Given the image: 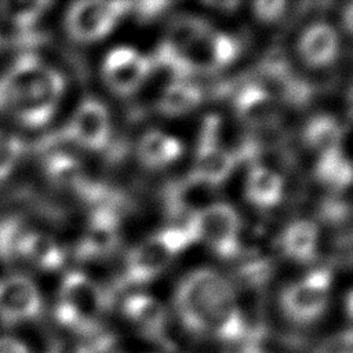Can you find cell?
Masks as SVG:
<instances>
[{
    "instance_id": "6da1fadb",
    "label": "cell",
    "mask_w": 353,
    "mask_h": 353,
    "mask_svg": "<svg viewBox=\"0 0 353 353\" xmlns=\"http://www.w3.org/2000/svg\"><path fill=\"white\" fill-rule=\"evenodd\" d=\"M174 305L181 324L197 336L244 342L250 327L230 284L211 269H197L179 283Z\"/></svg>"
},
{
    "instance_id": "7a4b0ae2",
    "label": "cell",
    "mask_w": 353,
    "mask_h": 353,
    "mask_svg": "<svg viewBox=\"0 0 353 353\" xmlns=\"http://www.w3.org/2000/svg\"><path fill=\"white\" fill-rule=\"evenodd\" d=\"M65 81L36 55L19 57L0 76V113L28 127L47 124L55 113Z\"/></svg>"
},
{
    "instance_id": "3957f363",
    "label": "cell",
    "mask_w": 353,
    "mask_h": 353,
    "mask_svg": "<svg viewBox=\"0 0 353 353\" xmlns=\"http://www.w3.org/2000/svg\"><path fill=\"white\" fill-rule=\"evenodd\" d=\"M193 243H196V239L188 223L156 232L127 254L121 277L123 284L141 285L149 283Z\"/></svg>"
},
{
    "instance_id": "277c9868",
    "label": "cell",
    "mask_w": 353,
    "mask_h": 353,
    "mask_svg": "<svg viewBox=\"0 0 353 353\" xmlns=\"http://www.w3.org/2000/svg\"><path fill=\"white\" fill-rule=\"evenodd\" d=\"M108 301L99 285L81 272H69L61 284L55 320L85 338L101 331V316Z\"/></svg>"
},
{
    "instance_id": "5b68a950",
    "label": "cell",
    "mask_w": 353,
    "mask_h": 353,
    "mask_svg": "<svg viewBox=\"0 0 353 353\" xmlns=\"http://www.w3.org/2000/svg\"><path fill=\"white\" fill-rule=\"evenodd\" d=\"M331 283V272L325 268H319L285 285L279 298L285 319L296 325L316 323L327 310Z\"/></svg>"
},
{
    "instance_id": "8992f818",
    "label": "cell",
    "mask_w": 353,
    "mask_h": 353,
    "mask_svg": "<svg viewBox=\"0 0 353 353\" xmlns=\"http://www.w3.org/2000/svg\"><path fill=\"white\" fill-rule=\"evenodd\" d=\"M186 223L196 241L205 243L218 256L233 258L240 252V218L232 205L214 201L188 218Z\"/></svg>"
},
{
    "instance_id": "52a82bcc",
    "label": "cell",
    "mask_w": 353,
    "mask_h": 353,
    "mask_svg": "<svg viewBox=\"0 0 353 353\" xmlns=\"http://www.w3.org/2000/svg\"><path fill=\"white\" fill-rule=\"evenodd\" d=\"M130 1L81 0L73 3L65 18L69 36L79 43H94L108 36L117 21L128 11Z\"/></svg>"
},
{
    "instance_id": "ba28073f",
    "label": "cell",
    "mask_w": 353,
    "mask_h": 353,
    "mask_svg": "<svg viewBox=\"0 0 353 353\" xmlns=\"http://www.w3.org/2000/svg\"><path fill=\"white\" fill-rule=\"evenodd\" d=\"M240 43L233 36L208 26L186 48L181 61V79L194 73L210 74L236 61Z\"/></svg>"
},
{
    "instance_id": "9c48e42d",
    "label": "cell",
    "mask_w": 353,
    "mask_h": 353,
    "mask_svg": "<svg viewBox=\"0 0 353 353\" xmlns=\"http://www.w3.org/2000/svg\"><path fill=\"white\" fill-rule=\"evenodd\" d=\"M219 119L207 116L204 119L194 161L189 176L216 188L233 171L237 164V154L223 146L218 137Z\"/></svg>"
},
{
    "instance_id": "30bf717a",
    "label": "cell",
    "mask_w": 353,
    "mask_h": 353,
    "mask_svg": "<svg viewBox=\"0 0 353 353\" xmlns=\"http://www.w3.org/2000/svg\"><path fill=\"white\" fill-rule=\"evenodd\" d=\"M153 69L149 57L132 47L110 50L102 62V74L108 87L117 95L127 97L139 90Z\"/></svg>"
},
{
    "instance_id": "8fae6325",
    "label": "cell",
    "mask_w": 353,
    "mask_h": 353,
    "mask_svg": "<svg viewBox=\"0 0 353 353\" xmlns=\"http://www.w3.org/2000/svg\"><path fill=\"white\" fill-rule=\"evenodd\" d=\"M43 312L37 285L26 276L14 274L0 280V321L17 325L37 320Z\"/></svg>"
},
{
    "instance_id": "7c38bea8",
    "label": "cell",
    "mask_w": 353,
    "mask_h": 353,
    "mask_svg": "<svg viewBox=\"0 0 353 353\" xmlns=\"http://www.w3.org/2000/svg\"><path fill=\"white\" fill-rule=\"evenodd\" d=\"M65 132L85 149H103L110 137V119L106 106L95 98H85L74 110Z\"/></svg>"
},
{
    "instance_id": "4fadbf2b",
    "label": "cell",
    "mask_w": 353,
    "mask_h": 353,
    "mask_svg": "<svg viewBox=\"0 0 353 353\" xmlns=\"http://www.w3.org/2000/svg\"><path fill=\"white\" fill-rule=\"evenodd\" d=\"M208 26V22L199 17L176 18L167 29L163 40L160 41L154 52V57L150 58L152 65L167 69L175 76V80H182V57L186 48L190 46V43Z\"/></svg>"
},
{
    "instance_id": "5bb4252c",
    "label": "cell",
    "mask_w": 353,
    "mask_h": 353,
    "mask_svg": "<svg viewBox=\"0 0 353 353\" xmlns=\"http://www.w3.org/2000/svg\"><path fill=\"white\" fill-rule=\"evenodd\" d=\"M254 83L269 92L279 103L301 105L310 95L309 87L294 74L287 61L280 55H270L261 65Z\"/></svg>"
},
{
    "instance_id": "9a60e30c",
    "label": "cell",
    "mask_w": 353,
    "mask_h": 353,
    "mask_svg": "<svg viewBox=\"0 0 353 353\" xmlns=\"http://www.w3.org/2000/svg\"><path fill=\"white\" fill-rule=\"evenodd\" d=\"M233 105L240 121L252 130L274 128L280 121V103L255 83L241 87Z\"/></svg>"
},
{
    "instance_id": "2e32d148",
    "label": "cell",
    "mask_w": 353,
    "mask_h": 353,
    "mask_svg": "<svg viewBox=\"0 0 353 353\" xmlns=\"http://www.w3.org/2000/svg\"><path fill=\"white\" fill-rule=\"evenodd\" d=\"M121 307L124 316L148 338L163 343L165 347L171 346L167 339L168 317L160 301L150 295L137 292L128 295L123 301Z\"/></svg>"
},
{
    "instance_id": "e0dca14e",
    "label": "cell",
    "mask_w": 353,
    "mask_h": 353,
    "mask_svg": "<svg viewBox=\"0 0 353 353\" xmlns=\"http://www.w3.org/2000/svg\"><path fill=\"white\" fill-rule=\"evenodd\" d=\"M119 239L120 223L114 211L105 207L97 208L90 216L79 255L84 259L106 255L116 248Z\"/></svg>"
},
{
    "instance_id": "ac0fdd59",
    "label": "cell",
    "mask_w": 353,
    "mask_h": 353,
    "mask_svg": "<svg viewBox=\"0 0 353 353\" xmlns=\"http://www.w3.org/2000/svg\"><path fill=\"white\" fill-rule=\"evenodd\" d=\"M339 50L336 30L324 22L307 26L299 37L298 51L302 61L310 68H324L334 62Z\"/></svg>"
},
{
    "instance_id": "d6986e66",
    "label": "cell",
    "mask_w": 353,
    "mask_h": 353,
    "mask_svg": "<svg viewBox=\"0 0 353 353\" xmlns=\"http://www.w3.org/2000/svg\"><path fill=\"white\" fill-rule=\"evenodd\" d=\"M182 152L181 141L160 130L146 131L138 142V157L149 168L167 167L176 161Z\"/></svg>"
},
{
    "instance_id": "ffe728a7",
    "label": "cell",
    "mask_w": 353,
    "mask_h": 353,
    "mask_svg": "<svg viewBox=\"0 0 353 353\" xmlns=\"http://www.w3.org/2000/svg\"><path fill=\"white\" fill-rule=\"evenodd\" d=\"M283 190L284 182L277 171L261 164L251 167L245 182V196L252 204L272 208L280 203Z\"/></svg>"
},
{
    "instance_id": "44dd1931",
    "label": "cell",
    "mask_w": 353,
    "mask_h": 353,
    "mask_svg": "<svg viewBox=\"0 0 353 353\" xmlns=\"http://www.w3.org/2000/svg\"><path fill=\"white\" fill-rule=\"evenodd\" d=\"M214 186H210L192 176H186L183 181L171 186L167 194V205L174 214L188 212L189 218L207 207L214 194Z\"/></svg>"
},
{
    "instance_id": "7402d4cb",
    "label": "cell",
    "mask_w": 353,
    "mask_h": 353,
    "mask_svg": "<svg viewBox=\"0 0 353 353\" xmlns=\"http://www.w3.org/2000/svg\"><path fill=\"white\" fill-rule=\"evenodd\" d=\"M303 143L314 150L319 157L338 149L343 142V130L330 114L313 116L302 132Z\"/></svg>"
},
{
    "instance_id": "603a6c76",
    "label": "cell",
    "mask_w": 353,
    "mask_h": 353,
    "mask_svg": "<svg viewBox=\"0 0 353 353\" xmlns=\"http://www.w3.org/2000/svg\"><path fill=\"white\" fill-rule=\"evenodd\" d=\"M21 259L44 270H55L62 266L65 255L55 239L46 233L28 230L22 240Z\"/></svg>"
},
{
    "instance_id": "cb8c5ba5",
    "label": "cell",
    "mask_w": 353,
    "mask_h": 353,
    "mask_svg": "<svg viewBox=\"0 0 353 353\" xmlns=\"http://www.w3.org/2000/svg\"><path fill=\"white\" fill-rule=\"evenodd\" d=\"M46 171L52 183L80 194H92L87 188L85 174L80 161L66 153L51 154L46 161Z\"/></svg>"
},
{
    "instance_id": "d4e9b609",
    "label": "cell",
    "mask_w": 353,
    "mask_h": 353,
    "mask_svg": "<svg viewBox=\"0 0 353 353\" xmlns=\"http://www.w3.org/2000/svg\"><path fill=\"white\" fill-rule=\"evenodd\" d=\"M203 101L200 87L185 80H172L156 102L159 113L165 116H181L196 109Z\"/></svg>"
},
{
    "instance_id": "484cf974",
    "label": "cell",
    "mask_w": 353,
    "mask_h": 353,
    "mask_svg": "<svg viewBox=\"0 0 353 353\" xmlns=\"http://www.w3.org/2000/svg\"><path fill=\"white\" fill-rule=\"evenodd\" d=\"M319 229L307 219H299L287 226L281 236V247L285 255L295 261H310L317 250Z\"/></svg>"
},
{
    "instance_id": "4316f807",
    "label": "cell",
    "mask_w": 353,
    "mask_h": 353,
    "mask_svg": "<svg viewBox=\"0 0 353 353\" xmlns=\"http://www.w3.org/2000/svg\"><path fill=\"white\" fill-rule=\"evenodd\" d=\"M316 175L321 182L330 185L331 188L346 189L350 185L352 165L343 142L334 152L319 157Z\"/></svg>"
},
{
    "instance_id": "83f0119b",
    "label": "cell",
    "mask_w": 353,
    "mask_h": 353,
    "mask_svg": "<svg viewBox=\"0 0 353 353\" xmlns=\"http://www.w3.org/2000/svg\"><path fill=\"white\" fill-rule=\"evenodd\" d=\"M51 6L50 1H23L10 0L0 3V18L14 28L29 32L44 11Z\"/></svg>"
},
{
    "instance_id": "f1b7e54d",
    "label": "cell",
    "mask_w": 353,
    "mask_h": 353,
    "mask_svg": "<svg viewBox=\"0 0 353 353\" xmlns=\"http://www.w3.org/2000/svg\"><path fill=\"white\" fill-rule=\"evenodd\" d=\"M28 229L19 221L8 219L0 223V256L8 262L21 259L22 240Z\"/></svg>"
},
{
    "instance_id": "f546056e",
    "label": "cell",
    "mask_w": 353,
    "mask_h": 353,
    "mask_svg": "<svg viewBox=\"0 0 353 353\" xmlns=\"http://www.w3.org/2000/svg\"><path fill=\"white\" fill-rule=\"evenodd\" d=\"M22 153V139L8 131L0 130V182L14 171Z\"/></svg>"
},
{
    "instance_id": "4dcf8cb0",
    "label": "cell",
    "mask_w": 353,
    "mask_h": 353,
    "mask_svg": "<svg viewBox=\"0 0 353 353\" xmlns=\"http://www.w3.org/2000/svg\"><path fill=\"white\" fill-rule=\"evenodd\" d=\"M252 8L255 17L259 21H262L263 23H272L279 21L284 15L287 3L280 0H261L255 1L252 4Z\"/></svg>"
},
{
    "instance_id": "1f68e13d",
    "label": "cell",
    "mask_w": 353,
    "mask_h": 353,
    "mask_svg": "<svg viewBox=\"0 0 353 353\" xmlns=\"http://www.w3.org/2000/svg\"><path fill=\"white\" fill-rule=\"evenodd\" d=\"M171 3L165 1H143L132 4V8L135 7V12L139 17V19L146 21L154 18L157 14H160L164 8H167Z\"/></svg>"
},
{
    "instance_id": "d6a6232c",
    "label": "cell",
    "mask_w": 353,
    "mask_h": 353,
    "mask_svg": "<svg viewBox=\"0 0 353 353\" xmlns=\"http://www.w3.org/2000/svg\"><path fill=\"white\" fill-rule=\"evenodd\" d=\"M47 353H87L81 342L68 339H55L50 343Z\"/></svg>"
},
{
    "instance_id": "836d02e7",
    "label": "cell",
    "mask_w": 353,
    "mask_h": 353,
    "mask_svg": "<svg viewBox=\"0 0 353 353\" xmlns=\"http://www.w3.org/2000/svg\"><path fill=\"white\" fill-rule=\"evenodd\" d=\"M0 353H30L28 346L12 336H0Z\"/></svg>"
},
{
    "instance_id": "e575fe53",
    "label": "cell",
    "mask_w": 353,
    "mask_h": 353,
    "mask_svg": "<svg viewBox=\"0 0 353 353\" xmlns=\"http://www.w3.org/2000/svg\"><path fill=\"white\" fill-rule=\"evenodd\" d=\"M243 353H265V352H263V350H259V349H256V347H252V346H244Z\"/></svg>"
},
{
    "instance_id": "d590c367",
    "label": "cell",
    "mask_w": 353,
    "mask_h": 353,
    "mask_svg": "<svg viewBox=\"0 0 353 353\" xmlns=\"http://www.w3.org/2000/svg\"><path fill=\"white\" fill-rule=\"evenodd\" d=\"M190 353H208V352H190Z\"/></svg>"
}]
</instances>
